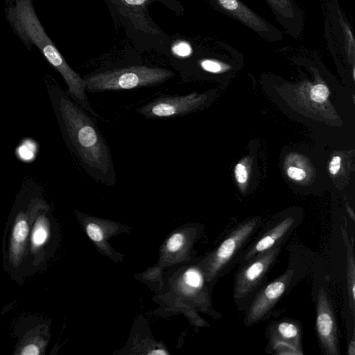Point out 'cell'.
<instances>
[{
	"label": "cell",
	"mask_w": 355,
	"mask_h": 355,
	"mask_svg": "<svg viewBox=\"0 0 355 355\" xmlns=\"http://www.w3.org/2000/svg\"><path fill=\"white\" fill-rule=\"evenodd\" d=\"M205 273L200 268L193 266L184 270L180 279V287L183 293L196 295L205 287Z\"/></svg>",
	"instance_id": "cell-14"
},
{
	"label": "cell",
	"mask_w": 355,
	"mask_h": 355,
	"mask_svg": "<svg viewBox=\"0 0 355 355\" xmlns=\"http://www.w3.org/2000/svg\"><path fill=\"white\" fill-rule=\"evenodd\" d=\"M172 50L175 55L180 57L188 56L191 53V48L190 45L184 42H180L174 44Z\"/></svg>",
	"instance_id": "cell-20"
},
{
	"label": "cell",
	"mask_w": 355,
	"mask_h": 355,
	"mask_svg": "<svg viewBox=\"0 0 355 355\" xmlns=\"http://www.w3.org/2000/svg\"><path fill=\"white\" fill-rule=\"evenodd\" d=\"M5 19L28 51L35 47L62 77L68 95L95 118L101 116L90 105L84 78L67 62L47 35L37 13L33 0H3Z\"/></svg>",
	"instance_id": "cell-2"
},
{
	"label": "cell",
	"mask_w": 355,
	"mask_h": 355,
	"mask_svg": "<svg viewBox=\"0 0 355 355\" xmlns=\"http://www.w3.org/2000/svg\"><path fill=\"white\" fill-rule=\"evenodd\" d=\"M259 218H251L238 225L221 242L205 261L206 280L214 279L227 271L236 261L244 245L250 240L261 225Z\"/></svg>",
	"instance_id": "cell-6"
},
{
	"label": "cell",
	"mask_w": 355,
	"mask_h": 355,
	"mask_svg": "<svg viewBox=\"0 0 355 355\" xmlns=\"http://www.w3.org/2000/svg\"><path fill=\"white\" fill-rule=\"evenodd\" d=\"M200 65L205 71L211 73H218L221 71V64L212 60H204L200 62Z\"/></svg>",
	"instance_id": "cell-21"
},
{
	"label": "cell",
	"mask_w": 355,
	"mask_h": 355,
	"mask_svg": "<svg viewBox=\"0 0 355 355\" xmlns=\"http://www.w3.org/2000/svg\"><path fill=\"white\" fill-rule=\"evenodd\" d=\"M49 205L39 186L26 184L16 196L5 225L1 248L4 270L20 286L26 278L28 240L34 220Z\"/></svg>",
	"instance_id": "cell-3"
},
{
	"label": "cell",
	"mask_w": 355,
	"mask_h": 355,
	"mask_svg": "<svg viewBox=\"0 0 355 355\" xmlns=\"http://www.w3.org/2000/svg\"><path fill=\"white\" fill-rule=\"evenodd\" d=\"M341 230L347 248V279L349 306L354 313L355 302V265L353 247L345 228L342 227Z\"/></svg>",
	"instance_id": "cell-15"
},
{
	"label": "cell",
	"mask_w": 355,
	"mask_h": 355,
	"mask_svg": "<svg viewBox=\"0 0 355 355\" xmlns=\"http://www.w3.org/2000/svg\"><path fill=\"white\" fill-rule=\"evenodd\" d=\"M203 96L196 93L162 96L138 107L136 112L149 119H166L187 114L198 108Z\"/></svg>",
	"instance_id": "cell-8"
},
{
	"label": "cell",
	"mask_w": 355,
	"mask_h": 355,
	"mask_svg": "<svg viewBox=\"0 0 355 355\" xmlns=\"http://www.w3.org/2000/svg\"><path fill=\"white\" fill-rule=\"evenodd\" d=\"M341 158L339 156H334L330 161L329 171L331 174L336 175L340 170Z\"/></svg>",
	"instance_id": "cell-24"
},
{
	"label": "cell",
	"mask_w": 355,
	"mask_h": 355,
	"mask_svg": "<svg viewBox=\"0 0 355 355\" xmlns=\"http://www.w3.org/2000/svg\"><path fill=\"white\" fill-rule=\"evenodd\" d=\"M287 175L289 178L297 181H301L306 178V173L302 168L290 166L287 169Z\"/></svg>",
	"instance_id": "cell-22"
},
{
	"label": "cell",
	"mask_w": 355,
	"mask_h": 355,
	"mask_svg": "<svg viewBox=\"0 0 355 355\" xmlns=\"http://www.w3.org/2000/svg\"><path fill=\"white\" fill-rule=\"evenodd\" d=\"M347 210L348 214H349V216L352 218V219L353 220H355L354 214V211H352V209H351V207H347Z\"/></svg>",
	"instance_id": "cell-27"
},
{
	"label": "cell",
	"mask_w": 355,
	"mask_h": 355,
	"mask_svg": "<svg viewBox=\"0 0 355 355\" xmlns=\"http://www.w3.org/2000/svg\"><path fill=\"white\" fill-rule=\"evenodd\" d=\"M174 75L165 68L135 65L98 72L84 80L86 91L95 93L155 87Z\"/></svg>",
	"instance_id": "cell-4"
},
{
	"label": "cell",
	"mask_w": 355,
	"mask_h": 355,
	"mask_svg": "<svg viewBox=\"0 0 355 355\" xmlns=\"http://www.w3.org/2000/svg\"><path fill=\"white\" fill-rule=\"evenodd\" d=\"M295 271L288 269L284 274L263 288L253 300L245 323L252 325L263 319L282 298L293 282Z\"/></svg>",
	"instance_id": "cell-9"
},
{
	"label": "cell",
	"mask_w": 355,
	"mask_h": 355,
	"mask_svg": "<svg viewBox=\"0 0 355 355\" xmlns=\"http://www.w3.org/2000/svg\"><path fill=\"white\" fill-rule=\"evenodd\" d=\"M354 345H355V343H354V338L353 337V338L352 339L349 345V347H348V354L349 355H354L355 354V347H354Z\"/></svg>",
	"instance_id": "cell-26"
},
{
	"label": "cell",
	"mask_w": 355,
	"mask_h": 355,
	"mask_svg": "<svg viewBox=\"0 0 355 355\" xmlns=\"http://www.w3.org/2000/svg\"><path fill=\"white\" fill-rule=\"evenodd\" d=\"M118 8L119 10L128 17L137 28L151 31L147 26L146 11L150 0H111Z\"/></svg>",
	"instance_id": "cell-13"
},
{
	"label": "cell",
	"mask_w": 355,
	"mask_h": 355,
	"mask_svg": "<svg viewBox=\"0 0 355 355\" xmlns=\"http://www.w3.org/2000/svg\"><path fill=\"white\" fill-rule=\"evenodd\" d=\"M329 94V91L326 85L318 84L312 87L311 98L316 103H322L327 98Z\"/></svg>",
	"instance_id": "cell-19"
},
{
	"label": "cell",
	"mask_w": 355,
	"mask_h": 355,
	"mask_svg": "<svg viewBox=\"0 0 355 355\" xmlns=\"http://www.w3.org/2000/svg\"><path fill=\"white\" fill-rule=\"evenodd\" d=\"M149 355H166L168 352L161 348L155 349L148 353Z\"/></svg>",
	"instance_id": "cell-25"
},
{
	"label": "cell",
	"mask_w": 355,
	"mask_h": 355,
	"mask_svg": "<svg viewBox=\"0 0 355 355\" xmlns=\"http://www.w3.org/2000/svg\"><path fill=\"white\" fill-rule=\"evenodd\" d=\"M49 330L43 323L28 329L19 339L14 354L41 355L49 340Z\"/></svg>",
	"instance_id": "cell-12"
},
{
	"label": "cell",
	"mask_w": 355,
	"mask_h": 355,
	"mask_svg": "<svg viewBox=\"0 0 355 355\" xmlns=\"http://www.w3.org/2000/svg\"><path fill=\"white\" fill-rule=\"evenodd\" d=\"M44 83L64 143L89 176L112 186L116 175L109 146L95 119L46 74Z\"/></svg>",
	"instance_id": "cell-1"
},
{
	"label": "cell",
	"mask_w": 355,
	"mask_h": 355,
	"mask_svg": "<svg viewBox=\"0 0 355 355\" xmlns=\"http://www.w3.org/2000/svg\"><path fill=\"white\" fill-rule=\"evenodd\" d=\"M187 243L186 235L182 232H175L171 234L165 244L166 251L171 254L180 252L184 249Z\"/></svg>",
	"instance_id": "cell-17"
},
{
	"label": "cell",
	"mask_w": 355,
	"mask_h": 355,
	"mask_svg": "<svg viewBox=\"0 0 355 355\" xmlns=\"http://www.w3.org/2000/svg\"><path fill=\"white\" fill-rule=\"evenodd\" d=\"M315 324L323 352L327 355H339V340L335 316L324 288H320L318 294Z\"/></svg>",
	"instance_id": "cell-10"
},
{
	"label": "cell",
	"mask_w": 355,
	"mask_h": 355,
	"mask_svg": "<svg viewBox=\"0 0 355 355\" xmlns=\"http://www.w3.org/2000/svg\"><path fill=\"white\" fill-rule=\"evenodd\" d=\"M235 177L238 182L245 183L248 180V172L245 166L242 164H238L235 167Z\"/></svg>",
	"instance_id": "cell-23"
},
{
	"label": "cell",
	"mask_w": 355,
	"mask_h": 355,
	"mask_svg": "<svg viewBox=\"0 0 355 355\" xmlns=\"http://www.w3.org/2000/svg\"><path fill=\"white\" fill-rule=\"evenodd\" d=\"M284 243V241L243 263L235 276V300L246 297L260 286L275 263Z\"/></svg>",
	"instance_id": "cell-7"
},
{
	"label": "cell",
	"mask_w": 355,
	"mask_h": 355,
	"mask_svg": "<svg viewBox=\"0 0 355 355\" xmlns=\"http://www.w3.org/2000/svg\"><path fill=\"white\" fill-rule=\"evenodd\" d=\"M292 216H288L259 235L251 245L243 250L236 262L243 264L252 257L267 251L286 239L297 225Z\"/></svg>",
	"instance_id": "cell-11"
},
{
	"label": "cell",
	"mask_w": 355,
	"mask_h": 355,
	"mask_svg": "<svg viewBox=\"0 0 355 355\" xmlns=\"http://www.w3.org/2000/svg\"><path fill=\"white\" fill-rule=\"evenodd\" d=\"M277 338L299 347L300 330L293 322H282L276 327Z\"/></svg>",
	"instance_id": "cell-16"
},
{
	"label": "cell",
	"mask_w": 355,
	"mask_h": 355,
	"mask_svg": "<svg viewBox=\"0 0 355 355\" xmlns=\"http://www.w3.org/2000/svg\"><path fill=\"white\" fill-rule=\"evenodd\" d=\"M57 225L50 205L36 216L28 240L26 277L44 270L53 255L57 241Z\"/></svg>",
	"instance_id": "cell-5"
},
{
	"label": "cell",
	"mask_w": 355,
	"mask_h": 355,
	"mask_svg": "<svg viewBox=\"0 0 355 355\" xmlns=\"http://www.w3.org/2000/svg\"><path fill=\"white\" fill-rule=\"evenodd\" d=\"M85 230L87 236L95 243L101 244L104 239V232L101 225L95 221H87Z\"/></svg>",
	"instance_id": "cell-18"
}]
</instances>
